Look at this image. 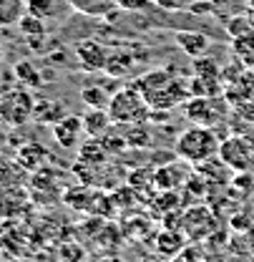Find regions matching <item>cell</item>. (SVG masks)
Wrapping results in <instances>:
<instances>
[{
    "instance_id": "cell-20",
    "label": "cell",
    "mask_w": 254,
    "mask_h": 262,
    "mask_svg": "<svg viewBox=\"0 0 254 262\" xmlns=\"http://www.w3.org/2000/svg\"><path fill=\"white\" fill-rule=\"evenodd\" d=\"M13 73H15V78H18L26 89H38V86H43V83H45V81H43L40 68L33 63V61H18L15 68H13Z\"/></svg>"
},
{
    "instance_id": "cell-4",
    "label": "cell",
    "mask_w": 254,
    "mask_h": 262,
    "mask_svg": "<svg viewBox=\"0 0 254 262\" xmlns=\"http://www.w3.org/2000/svg\"><path fill=\"white\" fill-rule=\"evenodd\" d=\"M219 159H222L232 171L247 174L254 169V139L244 134H232L222 139L219 146Z\"/></svg>"
},
{
    "instance_id": "cell-29",
    "label": "cell",
    "mask_w": 254,
    "mask_h": 262,
    "mask_svg": "<svg viewBox=\"0 0 254 262\" xmlns=\"http://www.w3.org/2000/svg\"><path fill=\"white\" fill-rule=\"evenodd\" d=\"M156 5H161L164 10H184V8H189L194 5V0H154Z\"/></svg>"
},
{
    "instance_id": "cell-22",
    "label": "cell",
    "mask_w": 254,
    "mask_h": 262,
    "mask_svg": "<svg viewBox=\"0 0 254 262\" xmlns=\"http://www.w3.org/2000/svg\"><path fill=\"white\" fill-rule=\"evenodd\" d=\"M232 51L239 58V63L254 68V33L242 35V38H232Z\"/></svg>"
},
{
    "instance_id": "cell-31",
    "label": "cell",
    "mask_w": 254,
    "mask_h": 262,
    "mask_svg": "<svg viewBox=\"0 0 254 262\" xmlns=\"http://www.w3.org/2000/svg\"><path fill=\"white\" fill-rule=\"evenodd\" d=\"M141 262H164V257H161V255L159 257H146V260H141Z\"/></svg>"
},
{
    "instance_id": "cell-18",
    "label": "cell",
    "mask_w": 254,
    "mask_h": 262,
    "mask_svg": "<svg viewBox=\"0 0 254 262\" xmlns=\"http://www.w3.org/2000/svg\"><path fill=\"white\" fill-rule=\"evenodd\" d=\"M28 13V0H0V28L18 26Z\"/></svg>"
},
{
    "instance_id": "cell-30",
    "label": "cell",
    "mask_w": 254,
    "mask_h": 262,
    "mask_svg": "<svg viewBox=\"0 0 254 262\" xmlns=\"http://www.w3.org/2000/svg\"><path fill=\"white\" fill-rule=\"evenodd\" d=\"M244 83H247V89L252 91V96H254V68H247V71H244Z\"/></svg>"
},
{
    "instance_id": "cell-14",
    "label": "cell",
    "mask_w": 254,
    "mask_h": 262,
    "mask_svg": "<svg viewBox=\"0 0 254 262\" xmlns=\"http://www.w3.org/2000/svg\"><path fill=\"white\" fill-rule=\"evenodd\" d=\"M45 159H48V149L43 144H38V141H26L18 149V154H15V162L20 164L23 169H28V171H38Z\"/></svg>"
},
{
    "instance_id": "cell-23",
    "label": "cell",
    "mask_w": 254,
    "mask_h": 262,
    "mask_svg": "<svg viewBox=\"0 0 254 262\" xmlns=\"http://www.w3.org/2000/svg\"><path fill=\"white\" fill-rule=\"evenodd\" d=\"M191 71H194V76H199V78L224 81L222 66L217 63L214 58H206V56H201V58H194V63H191Z\"/></svg>"
},
{
    "instance_id": "cell-27",
    "label": "cell",
    "mask_w": 254,
    "mask_h": 262,
    "mask_svg": "<svg viewBox=\"0 0 254 262\" xmlns=\"http://www.w3.org/2000/svg\"><path fill=\"white\" fill-rule=\"evenodd\" d=\"M169 262H201V250L196 245H187L181 252H176Z\"/></svg>"
},
{
    "instance_id": "cell-5",
    "label": "cell",
    "mask_w": 254,
    "mask_h": 262,
    "mask_svg": "<svg viewBox=\"0 0 254 262\" xmlns=\"http://www.w3.org/2000/svg\"><path fill=\"white\" fill-rule=\"evenodd\" d=\"M226 96H191L184 106V114L199 126H217L226 116Z\"/></svg>"
},
{
    "instance_id": "cell-12",
    "label": "cell",
    "mask_w": 254,
    "mask_h": 262,
    "mask_svg": "<svg viewBox=\"0 0 254 262\" xmlns=\"http://www.w3.org/2000/svg\"><path fill=\"white\" fill-rule=\"evenodd\" d=\"M154 247H156V252H159L161 257H169V260H171L176 252H181V250L187 247V234H184V229L176 232V229H171V227H164L159 234H156Z\"/></svg>"
},
{
    "instance_id": "cell-26",
    "label": "cell",
    "mask_w": 254,
    "mask_h": 262,
    "mask_svg": "<svg viewBox=\"0 0 254 262\" xmlns=\"http://www.w3.org/2000/svg\"><path fill=\"white\" fill-rule=\"evenodd\" d=\"M146 124V121H144ZM144 124H128V131H126V141L131 146H146L149 144V131L144 129Z\"/></svg>"
},
{
    "instance_id": "cell-9",
    "label": "cell",
    "mask_w": 254,
    "mask_h": 262,
    "mask_svg": "<svg viewBox=\"0 0 254 262\" xmlns=\"http://www.w3.org/2000/svg\"><path fill=\"white\" fill-rule=\"evenodd\" d=\"M214 227V217L204 209V207H194L184 214V222H181V229L184 234H189L191 239H201L206 237L209 232Z\"/></svg>"
},
{
    "instance_id": "cell-28",
    "label": "cell",
    "mask_w": 254,
    "mask_h": 262,
    "mask_svg": "<svg viewBox=\"0 0 254 262\" xmlns=\"http://www.w3.org/2000/svg\"><path fill=\"white\" fill-rule=\"evenodd\" d=\"M151 5H156L154 0H121L119 8H124L128 13H138V10H149Z\"/></svg>"
},
{
    "instance_id": "cell-13",
    "label": "cell",
    "mask_w": 254,
    "mask_h": 262,
    "mask_svg": "<svg viewBox=\"0 0 254 262\" xmlns=\"http://www.w3.org/2000/svg\"><path fill=\"white\" fill-rule=\"evenodd\" d=\"M136 63H138V56L131 48H113L108 56V63H106V76L124 78Z\"/></svg>"
},
{
    "instance_id": "cell-21",
    "label": "cell",
    "mask_w": 254,
    "mask_h": 262,
    "mask_svg": "<svg viewBox=\"0 0 254 262\" xmlns=\"http://www.w3.org/2000/svg\"><path fill=\"white\" fill-rule=\"evenodd\" d=\"M63 116H65L63 103L51 101V98L35 101V114H33V119H38V121H43V124H56V121H61Z\"/></svg>"
},
{
    "instance_id": "cell-6",
    "label": "cell",
    "mask_w": 254,
    "mask_h": 262,
    "mask_svg": "<svg viewBox=\"0 0 254 262\" xmlns=\"http://www.w3.org/2000/svg\"><path fill=\"white\" fill-rule=\"evenodd\" d=\"M73 53H76L78 66H81L83 71H88V73H101V71H106L108 56H111V51H108L103 43H98L96 38H83V40H78L76 48H73Z\"/></svg>"
},
{
    "instance_id": "cell-10",
    "label": "cell",
    "mask_w": 254,
    "mask_h": 262,
    "mask_svg": "<svg viewBox=\"0 0 254 262\" xmlns=\"http://www.w3.org/2000/svg\"><path fill=\"white\" fill-rule=\"evenodd\" d=\"M73 10L71 0H28V13L40 20H58L65 13Z\"/></svg>"
},
{
    "instance_id": "cell-2",
    "label": "cell",
    "mask_w": 254,
    "mask_h": 262,
    "mask_svg": "<svg viewBox=\"0 0 254 262\" xmlns=\"http://www.w3.org/2000/svg\"><path fill=\"white\" fill-rule=\"evenodd\" d=\"M108 114H111L113 124H119V126L144 124L151 119V106L133 83H128V86H121L113 91V96L108 101Z\"/></svg>"
},
{
    "instance_id": "cell-16",
    "label": "cell",
    "mask_w": 254,
    "mask_h": 262,
    "mask_svg": "<svg viewBox=\"0 0 254 262\" xmlns=\"http://www.w3.org/2000/svg\"><path fill=\"white\" fill-rule=\"evenodd\" d=\"M111 126H113V119H111L108 108H88V114L83 116V131L94 139L108 134Z\"/></svg>"
},
{
    "instance_id": "cell-24",
    "label": "cell",
    "mask_w": 254,
    "mask_h": 262,
    "mask_svg": "<svg viewBox=\"0 0 254 262\" xmlns=\"http://www.w3.org/2000/svg\"><path fill=\"white\" fill-rule=\"evenodd\" d=\"M18 28H20V33H23L26 38H40V35H45V20H40V18H35L31 13H26L23 20L18 23Z\"/></svg>"
},
{
    "instance_id": "cell-8",
    "label": "cell",
    "mask_w": 254,
    "mask_h": 262,
    "mask_svg": "<svg viewBox=\"0 0 254 262\" xmlns=\"http://www.w3.org/2000/svg\"><path fill=\"white\" fill-rule=\"evenodd\" d=\"M174 78H176V76H174L169 68H156V71H149V73H144L141 78H136L133 86L144 94L146 101H151V98L156 96V94H161Z\"/></svg>"
},
{
    "instance_id": "cell-7",
    "label": "cell",
    "mask_w": 254,
    "mask_h": 262,
    "mask_svg": "<svg viewBox=\"0 0 254 262\" xmlns=\"http://www.w3.org/2000/svg\"><path fill=\"white\" fill-rule=\"evenodd\" d=\"M83 116H73L68 114L61 121L53 124V139L58 141V146L63 149H76L81 146V136H83Z\"/></svg>"
},
{
    "instance_id": "cell-11",
    "label": "cell",
    "mask_w": 254,
    "mask_h": 262,
    "mask_svg": "<svg viewBox=\"0 0 254 262\" xmlns=\"http://www.w3.org/2000/svg\"><path fill=\"white\" fill-rule=\"evenodd\" d=\"M174 40H176V46L189 56V58H201L206 51H209V35H204V33H196V31H179L174 33Z\"/></svg>"
},
{
    "instance_id": "cell-17",
    "label": "cell",
    "mask_w": 254,
    "mask_h": 262,
    "mask_svg": "<svg viewBox=\"0 0 254 262\" xmlns=\"http://www.w3.org/2000/svg\"><path fill=\"white\" fill-rule=\"evenodd\" d=\"M78 159L86 164V166H101V164H106L111 159V154L106 151V146L101 144V139H88V141H83L81 146H78Z\"/></svg>"
},
{
    "instance_id": "cell-15",
    "label": "cell",
    "mask_w": 254,
    "mask_h": 262,
    "mask_svg": "<svg viewBox=\"0 0 254 262\" xmlns=\"http://www.w3.org/2000/svg\"><path fill=\"white\" fill-rule=\"evenodd\" d=\"M184 179H187L184 164L181 162H171V164H166L164 169H159V171L154 174V187H156V189H166V192H171V189H176L179 184H187Z\"/></svg>"
},
{
    "instance_id": "cell-1",
    "label": "cell",
    "mask_w": 254,
    "mask_h": 262,
    "mask_svg": "<svg viewBox=\"0 0 254 262\" xmlns=\"http://www.w3.org/2000/svg\"><path fill=\"white\" fill-rule=\"evenodd\" d=\"M219 146H222V139L217 136V131L212 126L194 124L191 129L179 134V139L174 144V154H176V159L196 166V164L219 157Z\"/></svg>"
},
{
    "instance_id": "cell-33",
    "label": "cell",
    "mask_w": 254,
    "mask_h": 262,
    "mask_svg": "<svg viewBox=\"0 0 254 262\" xmlns=\"http://www.w3.org/2000/svg\"><path fill=\"white\" fill-rule=\"evenodd\" d=\"M3 141H5V131L0 129V146H3Z\"/></svg>"
},
{
    "instance_id": "cell-34",
    "label": "cell",
    "mask_w": 254,
    "mask_h": 262,
    "mask_svg": "<svg viewBox=\"0 0 254 262\" xmlns=\"http://www.w3.org/2000/svg\"><path fill=\"white\" fill-rule=\"evenodd\" d=\"M0 63H3V48H0Z\"/></svg>"
},
{
    "instance_id": "cell-25",
    "label": "cell",
    "mask_w": 254,
    "mask_h": 262,
    "mask_svg": "<svg viewBox=\"0 0 254 262\" xmlns=\"http://www.w3.org/2000/svg\"><path fill=\"white\" fill-rule=\"evenodd\" d=\"M226 33H229V38H242V35H249L254 33V20L249 18H232V20H226Z\"/></svg>"
},
{
    "instance_id": "cell-19",
    "label": "cell",
    "mask_w": 254,
    "mask_h": 262,
    "mask_svg": "<svg viewBox=\"0 0 254 262\" xmlns=\"http://www.w3.org/2000/svg\"><path fill=\"white\" fill-rule=\"evenodd\" d=\"M113 96L111 89H103V83H88L81 89V101L88 108H108V101Z\"/></svg>"
},
{
    "instance_id": "cell-32",
    "label": "cell",
    "mask_w": 254,
    "mask_h": 262,
    "mask_svg": "<svg viewBox=\"0 0 254 262\" xmlns=\"http://www.w3.org/2000/svg\"><path fill=\"white\" fill-rule=\"evenodd\" d=\"M101 262H124V260H119V257H106V260H101Z\"/></svg>"
},
{
    "instance_id": "cell-3",
    "label": "cell",
    "mask_w": 254,
    "mask_h": 262,
    "mask_svg": "<svg viewBox=\"0 0 254 262\" xmlns=\"http://www.w3.org/2000/svg\"><path fill=\"white\" fill-rule=\"evenodd\" d=\"M35 114V98L31 89L15 86L0 94V121L8 126H23Z\"/></svg>"
}]
</instances>
